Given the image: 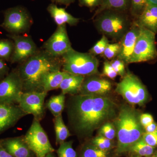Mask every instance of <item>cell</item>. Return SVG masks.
<instances>
[{"label": "cell", "instance_id": "15", "mask_svg": "<svg viewBox=\"0 0 157 157\" xmlns=\"http://www.w3.org/2000/svg\"><path fill=\"white\" fill-rule=\"evenodd\" d=\"M140 32V25L138 23H135L129 29L128 32L122 38L120 50L118 54L117 59L125 63H129L135 48L137 37Z\"/></svg>", "mask_w": 157, "mask_h": 157}, {"label": "cell", "instance_id": "45", "mask_svg": "<svg viewBox=\"0 0 157 157\" xmlns=\"http://www.w3.org/2000/svg\"><path fill=\"white\" fill-rule=\"evenodd\" d=\"M148 157H157V151H155L152 155Z\"/></svg>", "mask_w": 157, "mask_h": 157}, {"label": "cell", "instance_id": "37", "mask_svg": "<svg viewBox=\"0 0 157 157\" xmlns=\"http://www.w3.org/2000/svg\"><path fill=\"white\" fill-rule=\"evenodd\" d=\"M80 6L93 9L100 6L101 0H78Z\"/></svg>", "mask_w": 157, "mask_h": 157}, {"label": "cell", "instance_id": "36", "mask_svg": "<svg viewBox=\"0 0 157 157\" xmlns=\"http://www.w3.org/2000/svg\"><path fill=\"white\" fill-rule=\"evenodd\" d=\"M103 73L104 75L111 79H114L118 75L115 70H113L110 62L107 61L104 63Z\"/></svg>", "mask_w": 157, "mask_h": 157}, {"label": "cell", "instance_id": "13", "mask_svg": "<svg viewBox=\"0 0 157 157\" xmlns=\"http://www.w3.org/2000/svg\"><path fill=\"white\" fill-rule=\"evenodd\" d=\"M11 37L14 42L11 63H22L38 51L36 45L31 37L14 35Z\"/></svg>", "mask_w": 157, "mask_h": 157}, {"label": "cell", "instance_id": "28", "mask_svg": "<svg viewBox=\"0 0 157 157\" xmlns=\"http://www.w3.org/2000/svg\"><path fill=\"white\" fill-rule=\"evenodd\" d=\"M112 140L99 135L93 138L91 144L100 149L107 151L112 147L113 143Z\"/></svg>", "mask_w": 157, "mask_h": 157}, {"label": "cell", "instance_id": "14", "mask_svg": "<svg viewBox=\"0 0 157 157\" xmlns=\"http://www.w3.org/2000/svg\"><path fill=\"white\" fill-rule=\"evenodd\" d=\"M27 115L18 105L0 104V134L14 126Z\"/></svg>", "mask_w": 157, "mask_h": 157}, {"label": "cell", "instance_id": "27", "mask_svg": "<svg viewBox=\"0 0 157 157\" xmlns=\"http://www.w3.org/2000/svg\"><path fill=\"white\" fill-rule=\"evenodd\" d=\"M73 141H65L60 144L57 151L58 157H77V154L73 147Z\"/></svg>", "mask_w": 157, "mask_h": 157}, {"label": "cell", "instance_id": "43", "mask_svg": "<svg viewBox=\"0 0 157 157\" xmlns=\"http://www.w3.org/2000/svg\"><path fill=\"white\" fill-rule=\"evenodd\" d=\"M147 5L157 6V0H146Z\"/></svg>", "mask_w": 157, "mask_h": 157}, {"label": "cell", "instance_id": "3", "mask_svg": "<svg viewBox=\"0 0 157 157\" xmlns=\"http://www.w3.org/2000/svg\"><path fill=\"white\" fill-rule=\"evenodd\" d=\"M140 117L139 113L132 107L124 106L121 108L114 122L118 154L128 151L131 147L142 138L144 130Z\"/></svg>", "mask_w": 157, "mask_h": 157}, {"label": "cell", "instance_id": "16", "mask_svg": "<svg viewBox=\"0 0 157 157\" xmlns=\"http://www.w3.org/2000/svg\"><path fill=\"white\" fill-rule=\"evenodd\" d=\"M112 88L111 82L104 78L90 77L85 78L79 93L80 94L105 96Z\"/></svg>", "mask_w": 157, "mask_h": 157}, {"label": "cell", "instance_id": "42", "mask_svg": "<svg viewBox=\"0 0 157 157\" xmlns=\"http://www.w3.org/2000/svg\"><path fill=\"white\" fill-rule=\"evenodd\" d=\"M52 1L58 4H62L67 6H69L70 4L74 2V0H52Z\"/></svg>", "mask_w": 157, "mask_h": 157}, {"label": "cell", "instance_id": "38", "mask_svg": "<svg viewBox=\"0 0 157 157\" xmlns=\"http://www.w3.org/2000/svg\"><path fill=\"white\" fill-rule=\"evenodd\" d=\"M140 120L143 128L154 121L152 116L147 113L140 114Z\"/></svg>", "mask_w": 157, "mask_h": 157}, {"label": "cell", "instance_id": "21", "mask_svg": "<svg viewBox=\"0 0 157 157\" xmlns=\"http://www.w3.org/2000/svg\"><path fill=\"white\" fill-rule=\"evenodd\" d=\"M69 73L65 71H55L46 74L42 80L43 91L48 92L59 88L60 85Z\"/></svg>", "mask_w": 157, "mask_h": 157}, {"label": "cell", "instance_id": "32", "mask_svg": "<svg viewBox=\"0 0 157 157\" xmlns=\"http://www.w3.org/2000/svg\"><path fill=\"white\" fill-rule=\"evenodd\" d=\"M147 5L146 0H131V9L132 15L138 17Z\"/></svg>", "mask_w": 157, "mask_h": 157}, {"label": "cell", "instance_id": "31", "mask_svg": "<svg viewBox=\"0 0 157 157\" xmlns=\"http://www.w3.org/2000/svg\"><path fill=\"white\" fill-rule=\"evenodd\" d=\"M108 43L109 41L107 37L103 35L101 39L90 49V53L94 56L103 54Z\"/></svg>", "mask_w": 157, "mask_h": 157}, {"label": "cell", "instance_id": "46", "mask_svg": "<svg viewBox=\"0 0 157 157\" xmlns=\"http://www.w3.org/2000/svg\"><path fill=\"white\" fill-rule=\"evenodd\" d=\"M134 157H141L139 156H138V155H136V156H135Z\"/></svg>", "mask_w": 157, "mask_h": 157}, {"label": "cell", "instance_id": "39", "mask_svg": "<svg viewBox=\"0 0 157 157\" xmlns=\"http://www.w3.org/2000/svg\"><path fill=\"white\" fill-rule=\"evenodd\" d=\"M144 132L147 133H151L155 132L157 130V123L154 121L153 122L144 127Z\"/></svg>", "mask_w": 157, "mask_h": 157}, {"label": "cell", "instance_id": "6", "mask_svg": "<svg viewBox=\"0 0 157 157\" xmlns=\"http://www.w3.org/2000/svg\"><path fill=\"white\" fill-rule=\"evenodd\" d=\"M116 91L129 104L141 106L148 99L146 87L137 76L132 73L125 75L118 83Z\"/></svg>", "mask_w": 157, "mask_h": 157}, {"label": "cell", "instance_id": "10", "mask_svg": "<svg viewBox=\"0 0 157 157\" xmlns=\"http://www.w3.org/2000/svg\"><path fill=\"white\" fill-rule=\"evenodd\" d=\"M47 93L45 91L23 92L18 105L28 115L32 114L34 118L41 121L45 115V100Z\"/></svg>", "mask_w": 157, "mask_h": 157}, {"label": "cell", "instance_id": "4", "mask_svg": "<svg viewBox=\"0 0 157 157\" xmlns=\"http://www.w3.org/2000/svg\"><path fill=\"white\" fill-rule=\"evenodd\" d=\"M63 71L82 76H93L98 73L99 61L94 56L70 49L61 57Z\"/></svg>", "mask_w": 157, "mask_h": 157}, {"label": "cell", "instance_id": "25", "mask_svg": "<svg viewBox=\"0 0 157 157\" xmlns=\"http://www.w3.org/2000/svg\"><path fill=\"white\" fill-rule=\"evenodd\" d=\"M155 148L147 144L141 138L131 147L128 151L141 157H148L155 152Z\"/></svg>", "mask_w": 157, "mask_h": 157}, {"label": "cell", "instance_id": "40", "mask_svg": "<svg viewBox=\"0 0 157 157\" xmlns=\"http://www.w3.org/2000/svg\"><path fill=\"white\" fill-rule=\"evenodd\" d=\"M8 70V67L6 63L0 59V76H4Z\"/></svg>", "mask_w": 157, "mask_h": 157}, {"label": "cell", "instance_id": "22", "mask_svg": "<svg viewBox=\"0 0 157 157\" xmlns=\"http://www.w3.org/2000/svg\"><path fill=\"white\" fill-rule=\"evenodd\" d=\"M131 0H101L94 16L107 10L124 12L131 7Z\"/></svg>", "mask_w": 157, "mask_h": 157}, {"label": "cell", "instance_id": "8", "mask_svg": "<svg viewBox=\"0 0 157 157\" xmlns=\"http://www.w3.org/2000/svg\"><path fill=\"white\" fill-rule=\"evenodd\" d=\"M155 34L140 25L139 35L129 63L148 61L157 57Z\"/></svg>", "mask_w": 157, "mask_h": 157}, {"label": "cell", "instance_id": "7", "mask_svg": "<svg viewBox=\"0 0 157 157\" xmlns=\"http://www.w3.org/2000/svg\"><path fill=\"white\" fill-rule=\"evenodd\" d=\"M23 138L29 148L37 157H44L55 151L40 121L34 118Z\"/></svg>", "mask_w": 157, "mask_h": 157}, {"label": "cell", "instance_id": "9", "mask_svg": "<svg viewBox=\"0 0 157 157\" xmlns=\"http://www.w3.org/2000/svg\"><path fill=\"white\" fill-rule=\"evenodd\" d=\"M23 93L22 82L17 70L0 82V104H18Z\"/></svg>", "mask_w": 157, "mask_h": 157}, {"label": "cell", "instance_id": "44", "mask_svg": "<svg viewBox=\"0 0 157 157\" xmlns=\"http://www.w3.org/2000/svg\"><path fill=\"white\" fill-rule=\"evenodd\" d=\"M44 157H55L54 155L53 152L49 153L48 154L46 155Z\"/></svg>", "mask_w": 157, "mask_h": 157}, {"label": "cell", "instance_id": "18", "mask_svg": "<svg viewBox=\"0 0 157 157\" xmlns=\"http://www.w3.org/2000/svg\"><path fill=\"white\" fill-rule=\"evenodd\" d=\"M47 10L58 26L67 24L70 25H75L79 21V18L74 17L63 8H58L55 4L49 5Z\"/></svg>", "mask_w": 157, "mask_h": 157}, {"label": "cell", "instance_id": "12", "mask_svg": "<svg viewBox=\"0 0 157 157\" xmlns=\"http://www.w3.org/2000/svg\"><path fill=\"white\" fill-rule=\"evenodd\" d=\"M43 46L45 50L49 54L56 57H61L72 49L66 25L58 26L54 33L44 43Z\"/></svg>", "mask_w": 157, "mask_h": 157}, {"label": "cell", "instance_id": "26", "mask_svg": "<svg viewBox=\"0 0 157 157\" xmlns=\"http://www.w3.org/2000/svg\"><path fill=\"white\" fill-rule=\"evenodd\" d=\"M107 151L100 149L93 144H87L82 148L81 157H107Z\"/></svg>", "mask_w": 157, "mask_h": 157}, {"label": "cell", "instance_id": "30", "mask_svg": "<svg viewBox=\"0 0 157 157\" xmlns=\"http://www.w3.org/2000/svg\"><path fill=\"white\" fill-rule=\"evenodd\" d=\"M14 45L8 40H0V58L8 59L13 52Z\"/></svg>", "mask_w": 157, "mask_h": 157}, {"label": "cell", "instance_id": "34", "mask_svg": "<svg viewBox=\"0 0 157 157\" xmlns=\"http://www.w3.org/2000/svg\"><path fill=\"white\" fill-rule=\"evenodd\" d=\"M124 63L122 60L118 59L113 60L110 62L112 67L117 75L121 76H124L125 75Z\"/></svg>", "mask_w": 157, "mask_h": 157}, {"label": "cell", "instance_id": "17", "mask_svg": "<svg viewBox=\"0 0 157 157\" xmlns=\"http://www.w3.org/2000/svg\"><path fill=\"white\" fill-rule=\"evenodd\" d=\"M0 143L14 157H32L33 153L22 137L7 138L2 140Z\"/></svg>", "mask_w": 157, "mask_h": 157}, {"label": "cell", "instance_id": "23", "mask_svg": "<svg viewBox=\"0 0 157 157\" xmlns=\"http://www.w3.org/2000/svg\"><path fill=\"white\" fill-rule=\"evenodd\" d=\"M66 96L64 94L61 93L58 95L52 97L45 104L47 107L54 117L61 115L65 107Z\"/></svg>", "mask_w": 157, "mask_h": 157}, {"label": "cell", "instance_id": "5", "mask_svg": "<svg viewBox=\"0 0 157 157\" xmlns=\"http://www.w3.org/2000/svg\"><path fill=\"white\" fill-rule=\"evenodd\" d=\"M122 12L107 10L98 14L95 21L98 30L113 39L122 38L130 29L128 20Z\"/></svg>", "mask_w": 157, "mask_h": 157}, {"label": "cell", "instance_id": "35", "mask_svg": "<svg viewBox=\"0 0 157 157\" xmlns=\"http://www.w3.org/2000/svg\"><path fill=\"white\" fill-rule=\"evenodd\" d=\"M142 138L148 145L153 147H157V130L151 133L144 132Z\"/></svg>", "mask_w": 157, "mask_h": 157}, {"label": "cell", "instance_id": "19", "mask_svg": "<svg viewBox=\"0 0 157 157\" xmlns=\"http://www.w3.org/2000/svg\"><path fill=\"white\" fill-rule=\"evenodd\" d=\"M139 25L156 33H157V6L146 5L138 17Z\"/></svg>", "mask_w": 157, "mask_h": 157}, {"label": "cell", "instance_id": "11", "mask_svg": "<svg viewBox=\"0 0 157 157\" xmlns=\"http://www.w3.org/2000/svg\"><path fill=\"white\" fill-rule=\"evenodd\" d=\"M31 24L27 11L21 7H14L6 11L2 26L14 33H22L28 31Z\"/></svg>", "mask_w": 157, "mask_h": 157}, {"label": "cell", "instance_id": "29", "mask_svg": "<svg viewBox=\"0 0 157 157\" xmlns=\"http://www.w3.org/2000/svg\"><path fill=\"white\" fill-rule=\"evenodd\" d=\"M99 135L113 140L116 136V130L114 125L110 123H106L100 128Z\"/></svg>", "mask_w": 157, "mask_h": 157}, {"label": "cell", "instance_id": "33", "mask_svg": "<svg viewBox=\"0 0 157 157\" xmlns=\"http://www.w3.org/2000/svg\"><path fill=\"white\" fill-rule=\"evenodd\" d=\"M121 44L119 43H108L107 47L104 50L103 55L105 57L111 59L117 56L120 50Z\"/></svg>", "mask_w": 157, "mask_h": 157}, {"label": "cell", "instance_id": "1", "mask_svg": "<svg viewBox=\"0 0 157 157\" xmlns=\"http://www.w3.org/2000/svg\"><path fill=\"white\" fill-rule=\"evenodd\" d=\"M71 131L78 137H88L116 114V105L105 96L76 94L67 103Z\"/></svg>", "mask_w": 157, "mask_h": 157}, {"label": "cell", "instance_id": "41", "mask_svg": "<svg viewBox=\"0 0 157 157\" xmlns=\"http://www.w3.org/2000/svg\"><path fill=\"white\" fill-rule=\"evenodd\" d=\"M0 157H14L6 150L0 143Z\"/></svg>", "mask_w": 157, "mask_h": 157}, {"label": "cell", "instance_id": "24", "mask_svg": "<svg viewBox=\"0 0 157 157\" xmlns=\"http://www.w3.org/2000/svg\"><path fill=\"white\" fill-rule=\"evenodd\" d=\"M57 144L65 142L71 136L70 132L64 123L61 115L54 117L53 120Z\"/></svg>", "mask_w": 157, "mask_h": 157}, {"label": "cell", "instance_id": "20", "mask_svg": "<svg viewBox=\"0 0 157 157\" xmlns=\"http://www.w3.org/2000/svg\"><path fill=\"white\" fill-rule=\"evenodd\" d=\"M85 79V76L69 73L60 85L59 88L62 90V93L64 94H77Z\"/></svg>", "mask_w": 157, "mask_h": 157}, {"label": "cell", "instance_id": "2", "mask_svg": "<svg viewBox=\"0 0 157 157\" xmlns=\"http://www.w3.org/2000/svg\"><path fill=\"white\" fill-rule=\"evenodd\" d=\"M62 67L61 57L52 56L45 50L38 51L21 63L17 70L22 80L23 92L43 91V77L48 73L60 70Z\"/></svg>", "mask_w": 157, "mask_h": 157}]
</instances>
